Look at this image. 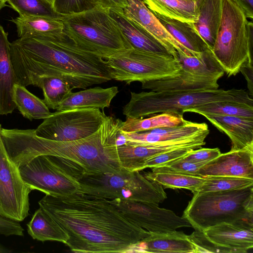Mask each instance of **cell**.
I'll use <instances>...</instances> for the list:
<instances>
[{"instance_id":"1","label":"cell","mask_w":253,"mask_h":253,"mask_svg":"<svg viewBox=\"0 0 253 253\" xmlns=\"http://www.w3.org/2000/svg\"><path fill=\"white\" fill-rule=\"evenodd\" d=\"M38 203L67 233L65 244L74 253H132L150 234L123 214L116 199L78 192L45 195Z\"/></svg>"},{"instance_id":"2","label":"cell","mask_w":253,"mask_h":253,"mask_svg":"<svg viewBox=\"0 0 253 253\" xmlns=\"http://www.w3.org/2000/svg\"><path fill=\"white\" fill-rule=\"evenodd\" d=\"M10 58L16 83L24 86H35L45 77L83 89L112 80L103 57L80 47L65 34L19 38L10 43Z\"/></svg>"},{"instance_id":"3","label":"cell","mask_w":253,"mask_h":253,"mask_svg":"<svg viewBox=\"0 0 253 253\" xmlns=\"http://www.w3.org/2000/svg\"><path fill=\"white\" fill-rule=\"evenodd\" d=\"M123 122L106 116L99 129L78 140L59 141L36 135L35 129L1 128L6 151L18 168L40 155H49L69 161L83 174L118 172L123 170L117 151V139Z\"/></svg>"},{"instance_id":"4","label":"cell","mask_w":253,"mask_h":253,"mask_svg":"<svg viewBox=\"0 0 253 253\" xmlns=\"http://www.w3.org/2000/svg\"><path fill=\"white\" fill-rule=\"evenodd\" d=\"M182 216L201 231L221 223L253 227V185L194 194Z\"/></svg>"},{"instance_id":"5","label":"cell","mask_w":253,"mask_h":253,"mask_svg":"<svg viewBox=\"0 0 253 253\" xmlns=\"http://www.w3.org/2000/svg\"><path fill=\"white\" fill-rule=\"evenodd\" d=\"M129 101L123 107L126 117L143 118L156 113L183 115L185 110L208 103L234 101L253 105V99L242 89L130 92Z\"/></svg>"},{"instance_id":"6","label":"cell","mask_w":253,"mask_h":253,"mask_svg":"<svg viewBox=\"0 0 253 253\" xmlns=\"http://www.w3.org/2000/svg\"><path fill=\"white\" fill-rule=\"evenodd\" d=\"M65 35L80 47L104 59L132 47L109 10L94 7L61 16Z\"/></svg>"},{"instance_id":"7","label":"cell","mask_w":253,"mask_h":253,"mask_svg":"<svg viewBox=\"0 0 253 253\" xmlns=\"http://www.w3.org/2000/svg\"><path fill=\"white\" fill-rule=\"evenodd\" d=\"M233 0H222L220 22L214 45V56L228 77L252 62L253 23Z\"/></svg>"},{"instance_id":"8","label":"cell","mask_w":253,"mask_h":253,"mask_svg":"<svg viewBox=\"0 0 253 253\" xmlns=\"http://www.w3.org/2000/svg\"><path fill=\"white\" fill-rule=\"evenodd\" d=\"M81 192L104 197L159 205L167 198L163 187L147 179L138 171L82 174Z\"/></svg>"},{"instance_id":"9","label":"cell","mask_w":253,"mask_h":253,"mask_svg":"<svg viewBox=\"0 0 253 253\" xmlns=\"http://www.w3.org/2000/svg\"><path fill=\"white\" fill-rule=\"evenodd\" d=\"M105 60L112 79L127 84L134 82L176 77L181 70L178 58L133 48L118 52Z\"/></svg>"},{"instance_id":"10","label":"cell","mask_w":253,"mask_h":253,"mask_svg":"<svg viewBox=\"0 0 253 253\" xmlns=\"http://www.w3.org/2000/svg\"><path fill=\"white\" fill-rule=\"evenodd\" d=\"M25 183L45 195L64 196L80 191L79 176L83 170L66 159L38 156L19 168Z\"/></svg>"},{"instance_id":"11","label":"cell","mask_w":253,"mask_h":253,"mask_svg":"<svg viewBox=\"0 0 253 253\" xmlns=\"http://www.w3.org/2000/svg\"><path fill=\"white\" fill-rule=\"evenodd\" d=\"M106 116L99 109L57 111L44 119L35 132L38 136L48 140H76L96 132Z\"/></svg>"},{"instance_id":"12","label":"cell","mask_w":253,"mask_h":253,"mask_svg":"<svg viewBox=\"0 0 253 253\" xmlns=\"http://www.w3.org/2000/svg\"><path fill=\"white\" fill-rule=\"evenodd\" d=\"M0 124V215L18 222L29 215L32 190L24 182L19 168L9 157Z\"/></svg>"},{"instance_id":"13","label":"cell","mask_w":253,"mask_h":253,"mask_svg":"<svg viewBox=\"0 0 253 253\" xmlns=\"http://www.w3.org/2000/svg\"><path fill=\"white\" fill-rule=\"evenodd\" d=\"M116 200L119 209L129 220L150 233H167L191 226L183 216L177 215L171 210L160 208L158 204L118 198Z\"/></svg>"},{"instance_id":"14","label":"cell","mask_w":253,"mask_h":253,"mask_svg":"<svg viewBox=\"0 0 253 253\" xmlns=\"http://www.w3.org/2000/svg\"><path fill=\"white\" fill-rule=\"evenodd\" d=\"M199 143L196 135L179 139L154 144H135L126 142L117 146L122 169L130 171H141L144 162L160 153L179 148L196 149Z\"/></svg>"},{"instance_id":"15","label":"cell","mask_w":253,"mask_h":253,"mask_svg":"<svg viewBox=\"0 0 253 253\" xmlns=\"http://www.w3.org/2000/svg\"><path fill=\"white\" fill-rule=\"evenodd\" d=\"M197 175L253 179V145L221 153L201 167Z\"/></svg>"},{"instance_id":"16","label":"cell","mask_w":253,"mask_h":253,"mask_svg":"<svg viewBox=\"0 0 253 253\" xmlns=\"http://www.w3.org/2000/svg\"><path fill=\"white\" fill-rule=\"evenodd\" d=\"M127 0V5L123 9L125 15L160 41L174 58L178 59V53L193 56L168 32L142 0Z\"/></svg>"},{"instance_id":"17","label":"cell","mask_w":253,"mask_h":253,"mask_svg":"<svg viewBox=\"0 0 253 253\" xmlns=\"http://www.w3.org/2000/svg\"><path fill=\"white\" fill-rule=\"evenodd\" d=\"M202 232L211 242L233 253H246L253 248V227L221 223Z\"/></svg>"},{"instance_id":"18","label":"cell","mask_w":253,"mask_h":253,"mask_svg":"<svg viewBox=\"0 0 253 253\" xmlns=\"http://www.w3.org/2000/svg\"><path fill=\"white\" fill-rule=\"evenodd\" d=\"M109 13L117 22L132 48L172 56L160 41L127 17L124 13L123 9L109 10Z\"/></svg>"},{"instance_id":"19","label":"cell","mask_w":253,"mask_h":253,"mask_svg":"<svg viewBox=\"0 0 253 253\" xmlns=\"http://www.w3.org/2000/svg\"><path fill=\"white\" fill-rule=\"evenodd\" d=\"M202 116L228 136L231 142V150L253 145V118L215 114Z\"/></svg>"},{"instance_id":"20","label":"cell","mask_w":253,"mask_h":253,"mask_svg":"<svg viewBox=\"0 0 253 253\" xmlns=\"http://www.w3.org/2000/svg\"><path fill=\"white\" fill-rule=\"evenodd\" d=\"M205 123H199L184 119L180 125L161 127L141 132L122 131L126 142L135 144H154L189 137L208 129Z\"/></svg>"},{"instance_id":"21","label":"cell","mask_w":253,"mask_h":253,"mask_svg":"<svg viewBox=\"0 0 253 253\" xmlns=\"http://www.w3.org/2000/svg\"><path fill=\"white\" fill-rule=\"evenodd\" d=\"M132 253H194L195 247L188 235L176 230L153 233L133 247Z\"/></svg>"},{"instance_id":"22","label":"cell","mask_w":253,"mask_h":253,"mask_svg":"<svg viewBox=\"0 0 253 253\" xmlns=\"http://www.w3.org/2000/svg\"><path fill=\"white\" fill-rule=\"evenodd\" d=\"M17 84L10 58L8 34L0 25V115L11 114L16 108L13 88Z\"/></svg>"},{"instance_id":"23","label":"cell","mask_w":253,"mask_h":253,"mask_svg":"<svg viewBox=\"0 0 253 253\" xmlns=\"http://www.w3.org/2000/svg\"><path fill=\"white\" fill-rule=\"evenodd\" d=\"M219 79L191 74L181 70L176 77L141 83L143 89L154 91L211 90L218 88Z\"/></svg>"},{"instance_id":"24","label":"cell","mask_w":253,"mask_h":253,"mask_svg":"<svg viewBox=\"0 0 253 253\" xmlns=\"http://www.w3.org/2000/svg\"><path fill=\"white\" fill-rule=\"evenodd\" d=\"M119 92L117 86L104 88L100 86L71 92L60 104L57 111L75 109H99L103 111L109 108Z\"/></svg>"},{"instance_id":"25","label":"cell","mask_w":253,"mask_h":253,"mask_svg":"<svg viewBox=\"0 0 253 253\" xmlns=\"http://www.w3.org/2000/svg\"><path fill=\"white\" fill-rule=\"evenodd\" d=\"M168 32L187 48L193 56L210 48L193 23L183 22L153 12Z\"/></svg>"},{"instance_id":"26","label":"cell","mask_w":253,"mask_h":253,"mask_svg":"<svg viewBox=\"0 0 253 253\" xmlns=\"http://www.w3.org/2000/svg\"><path fill=\"white\" fill-rule=\"evenodd\" d=\"M197 6L198 18L194 26L211 50L220 22L222 0H197Z\"/></svg>"},{"instance_id":"27","label":"cell","mask_w":253,"mask_h":253,"mask_svg":"<svg viewBox=\"0 0 253 253\" xmlns=\"http://www.w3.org/2000/svg\"><path fill=\"white\" fill-rule=\"evenodd\" d=\"M11 21L16 26L19 38L36 35L60 37L64 35L61 17L19 16Z\"/></svg>"},{"instance_id":"28","label":"cell","mask_w":253,"mask_h":253,"mask_svg":"<svg viewBox=\"0 0 253 253\" xmlns=\"http://www.w3.org/2000/svg\"><path fill=\"white\" fill-rule=\"evenodd\" d=\"M27 226L28 234L35 240L57 241L65 244L69 239L64 230L41 207L35 211Z\"/></svg>"},{"instance_id":"29","label":"cell","mask_w":253,"mask_h":253,"mask_svg":"<svg viewBox=\"0 0 253 253\" xmlns=\"http://www.w3.org/2000/svg\"><path fill=\"white\" fill-rule=\"evenodd\" d=\"M153 12L183 22L195 23L198 12L197 0L185 2L178 0H142Z\"/></svg>"},{"instance_id":"30","label":"cell","mask_w":253,"mask_h":253,"mask_svg":"<svg viewBox=\"0 0 253 253\" xmlns=\"http://www.w3.org/2000/svg\"><path fill=\"white\" fill-rule=\"evenodd\" d=\"M181 69L192 74L220 79L224 71L210 48L201 52L197 56H187L178 53Z\"/></svg>"},{"instance_id":"31","label":"cell","mask_w":253,"mask_h":253,"mask_svg":"<svg viewBox=\"0 0 253 253\" xmlns=\"http://www.w3.org/2000/svg\"><path fill=\"white\" fill-rule=\"evenodd\" d=\"M13 101L23 116L30 121L44 119L52 114L43 100L33 94L25 86L17 84L13 88Z\"/></svg>"},{"instance_id":"32","label":"cell","mask_w":253,"mask_h":253,"mask_svg":"<svg viewBox=\"0 0 253 253\" xmlns=\"http://www.w3.org/2000/svg\"><path fill=\"white\" fill-rule=\"evenodd\" d=\"M183 116L173 113H162L145 119L126 117V120L123 122L121 130L127 132H141L175 126L183 123Z\"/></svg>"},{"instance_id":"33","label":"cell","mask_w":253,"mask_h":253,"mask_svg":"<svg viewBox=\"0 0 253 253\" xmlns=\"http://www.w3.org/2000/svg\"><path fill=\"white\" fill-rule=\"evenodd\" d=\"M143 175L148 180L156 182L164 188H183L191 192L205 180L204 176L172 172L151 171L145 172Z\"/></svg>"},{"instance_id":"34","label":"cell","mask_w":253,"mask_h":253,"mask_svg":"<svg viewBox=\"0 0 253 253\" xmlns=\"http://www.w3.org/2000/svg\"><path fill=\"white\" fill-rule=\"evenodd\" d=\"M190 112L202 115L204 114H215L253 118V105L234 101H220L208 103L185 112Z\"/></svg>"},{"instance_id":"35","label":"cell","mask_w":253,"mask_h":253,"mask_svg":"<svg viewBox=\"0 0 253 253\" xmlns=\"http://www.w3.org/2000/svg\"><path fill=\"white\" fill-rule=\"evenodd\" d=\"M35 86L42 89L44 102L49 109L53 110H57L60 104L74 89L68 82L55 77L42 78Z\"/></svg>"},{"instance_id":"36","label":"cell","mask_w":253,"mask_h":253,"mask_svg":"<svg viewBox=\"0 0 253 253\" xmlns=\"http://www.w3.org/2000/svg\"><path fill=\"white\" fill-rule=\"evenodd\" d=\"M205 180L194 194L235 190L253 185V179L231 176H204Z\"/></svg>"},{"instance_id":"37","label":"cell","mask_w":253,"mask_h":253,"mask_svg":"<svg viewBox=\"0 0 253 253\" xmlns=\"http://www.w3.org/2000/svg\"><path fill=\"white\" fill-rule=\"evenodd\" d=\"M7 2L20 16L60 17L52 4L46 0H7Z\"/></svg>"},{"instance_id":"38","label":"cell","mask_w":253,"mask_h":253,"mask_svg":"<svg viewBox=\"0 0 253 253\" xmlns=\"http://www.w3.org/2000/svg\"><path fill=\"white\" fill-rule=\"evenodd\" d=\"M193 150L194 149L191 148H179L151 157L144 162L141 171L147 168L159 167L174 162L183 158Z\"/></svg>"},{"instance_id":"39","label":"cell","mask_w":253,"mask_h":253,"mask_svg":"<svg viewBox=\"0 0 253 253\" xmlns=\"http://www.w3.org/2000/svg\"><path fill=\"white\" fill-rule=\"evenodd\" d=\"M205 164L179 159L167 165L152 168V171L172 172L197 175L199 169Z\"/></svg>"},{"instance_id":"40","label":"cell","mask_w":253,"mask_h":253,"mask_svg":"<svg viewBox=\"0 0 253 253\" xmlns=\"http://www.w3.org/2000/svg\"><path fill=\"white\" fill-rule=\"evenodd\" d=\"M188 237L195 247L196 253H233L230 249L218 246L211 242L205 237L202 231L195 230Z\"/></svg>"},{"instance_id":"41","label":"cell","mask_w":253,"mask_h":253,"mask_svg":"<svg viewBox=\"0 0 253 253\" xmlns=\"http://www.w3.org/2000/svg\"><path fill=\"white\" fill-rule=\"evenodd\" d=\"M55 12L60 16L88 10L86 0H51Z\"/></svg>"},{"instance_id":"42","label":"cell","mask_w":253,"mask_h":253,"mask_svg":"<svg viewBox=\"0 0 253 253\" xmlns=\"http://www.w3.org/2000/svg\"><path fill=\"white\" fill-rule=\"evenodd\" d=\"M221 154L219 148H200L190 151L183 158L180 159L195 163L207 162L214 159Z\"/></svg>"},{"instance_id":"43","label":"cell","mask_w":253,"mask_h":253,"mask_svg":"<svg viewBox=\"0 0 253 253\" xmlns=\"http://www.w3.org/2000/svg\"><path fill=\"white\" fill-rule=\"evenodd\" d=\"M24 231L19 222L0 215V234L23 236Z\"/></svg>"},{"instance_id":"44","label":"cell","mask_w":253,"mask_h":253,"mask_svg":"<svg viewBox=\"0 0 253 253\" xmlns=\"http://www.w3.org/2000/svg\"><path fill=\"white\" fill-rule=\"evenodd\" d=\"M88 9L94 7L107 10L124 9L128 4L127 0H86Z\"/></svg>"},{"instance_id":"45","label":"cell","mask_w":253,"mask_h":253,"mask_svg":"<svg viewBox=\"0 0 253 253\" xmlns=\"http://www.w3.org/2000/svg\"><path fill=\"white\" fill-rule=\"evenodd\" d=\"M240 72L245 77L247 82V86L249 93L253 95V61H248L244 64L240 69Z\"/></svg>"},{"instance_id":"46","label":"cell","mask_w":253,"mask_h":253,"mask_svg":"<svg viewBox=\"0 0 253 253\" xmlns=\"http://www.w3.org/2000/svg\"><path fill=\"white\" fill-rule=\"evenodd\" d=\"M241 9L247 18L253 20V0H233Z\"/></svg>"},{"instance_id":"47","label":"cell","mask_w":253,"mask_h":253,"mask_svg":"<svg viewBox=\"0 0 253 253\" xmlns=\"http://www.w3.org/2000/svg\"><path fill=\"white\" fill-rule=\"evenodd\" d=\"M5 6H6L5 2L0 1V10Z\"/></svg>"},{"instance_id":"48","label":"cell","mask_w":253,"mask_h":253,"mask_svg":"<svg viewBox=\"0 0 253 253\" xmlns=\"http://www.w3.org/2000/svg\"><path fill=\"white\" fill-rule=\"evenodd\" d=\"M5 252L3 248L0 245V253Z\"/></svg>"},{"instance_id":"49","label":"cell","mask_w":253,"mask_h":253,"mask_svg":"<svg viewBox=\"0 0 253 253\" xmlns=\"http://www.w3.org/2000/svg\"><path fill=\"white\" fill-rule=\"evenodd\" d=\"M7 0H0V1L6 2H7Z\"/></svg>"},{"instance_id":"50","label":"cell","mask_w":253,"mask_h":253,"mask_svg":"<svg viewBox=\"0 0 253 253\" xmlns=\"http://www.w3.org/2000/svg\"><path fill=\"white\" fill-rule=\"evenodd\" d=\"M51 4V0H46Z\"/></svg>"}]
</instances>
